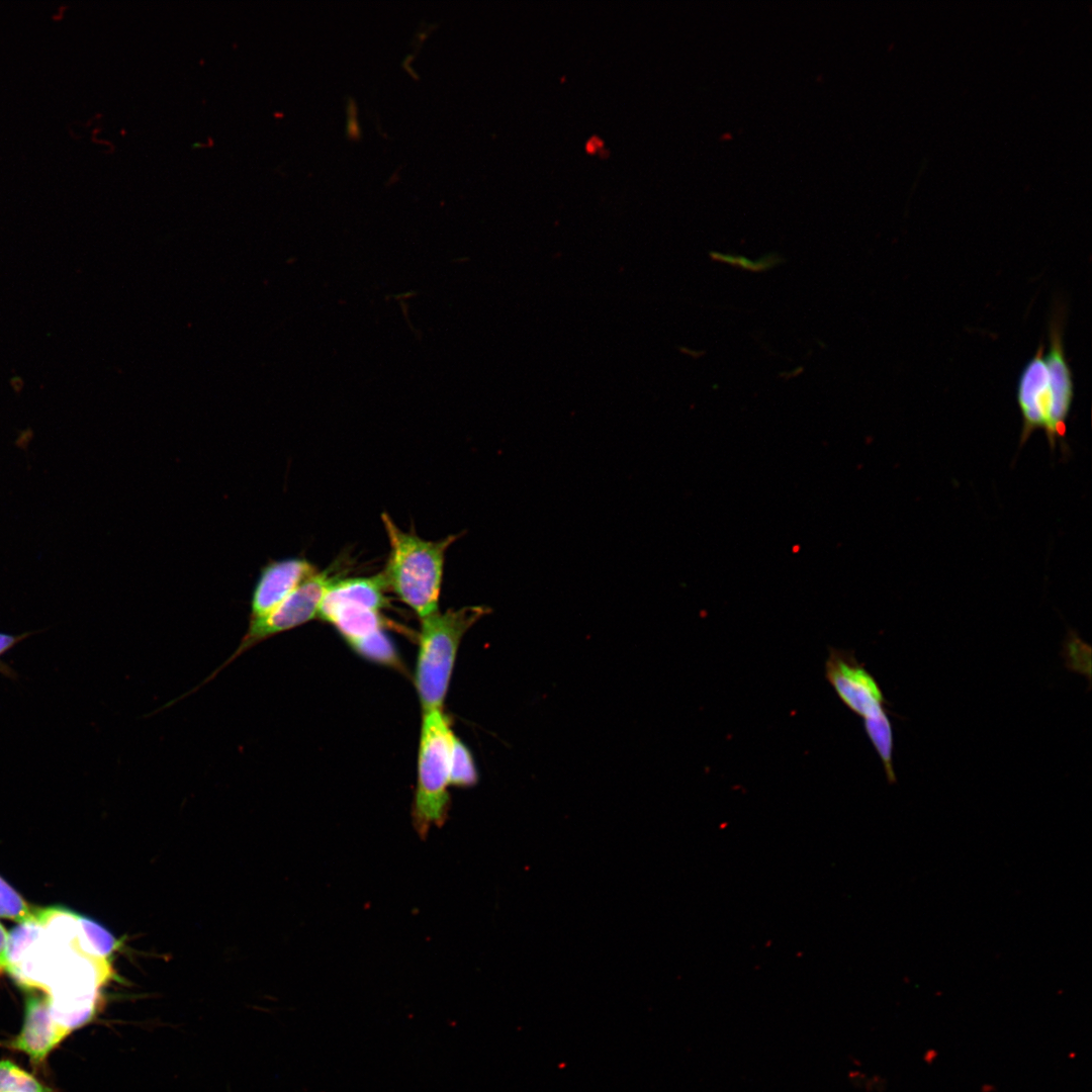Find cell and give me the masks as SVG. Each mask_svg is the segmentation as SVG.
<instances>
[{"mask_svg":"<svg viewBox=\"0 0 1092 1092\" xmlns=\"http://www.w3.org/2000/svg\"><path fill=\"white\" fill-rule=\"evenodd\" d=\"M389 554L381 572L387 589L412 608L420 618L438 611L445 554L456 535L431 541L413 531H402L387 514L381 515Z\"/></svg>","mask_w":1092,"mask_h":1092,"instance_id":"1","label":"cell"},{"mask_svg":"<svg viewBox=\"0 0 1092 1092\" xmlns=\"http://www.w3.org/2000/svg\"><path fill=\"white\" fill-rule=\"evenodd\" d=\"M486 611L464 607L421 618L415 682L424 712L442 710L461 639Z\"/></svg>","mask_w":1092,"mask_h":1092,"instance_id":"2","label":"cell"},{"mask_svg":"<svg viewBox=\"0 0 1092 1092\" xmlns=\"http://www.w3.org/2000/svg\"><path fill=\"white\" fill-rule=\"evenodd\" d=\"M825 677L841 702L863 719L866 733L880 756L889 783L896 781L894 738L887 702L875 677L850 650L829 647Z\"/></svg>","mask_w":1092,"mask_h":1092,"instance_id":"3","label":"cell"},{"mask_svg":"<svg viewBox=\"0 0 1092 1092\" xmlns=\"http://www.w3.org/2000/svg\"><path fill=\"white\" fill-rule=\"evenodd\" d=\"M453 736L442 710L424 712L413 807V825L422 838L433 826H442L448 816Z\"/></svg>","mask_w":1092,"mask_h":1092,"instance_id":"4","label":"cell"},{"mask_svg":"<svg viewBox=\"0 0 1092 1092\" xmlns=\"http://www.w3.org/2000/svg\"><path fill=\"white\" fill-rule=\"evenodd\" d=\"M1017 402L1022 416L1020 447L1039 429L1044 431L1051 450L1057 445L1066 446V421L1071 407L1058 398L1052 387L1042 345L1020 374Z\"/></svg>","mask_w":1092,"mask_h":1092,"instance_id":"5","label":"cell"},{"mask_svg":"<svg viewBox=\"0 0 1092 1092\" xmlns=\"http://www.w3.org/2000/svg\"><path fill=\"white\" fill-rule=\"evenodd\" d=\"M338 573L334 567L316 571L301 582L288 597L266 615L252 619L246 634L236 651L210 676L243 654L246 650L274 635L298 627L317 616L323 597L336 580Z\"/></svg>","mask_w":1092,"mask_h":1092,"instance_id":"6","label":"cell"},{"mask_svg":"<svg viewBox=\"0 0 1092 1092\" xmlns=\"http://www.w3.org/2000/svg\"><path fill=\"white\" fill-rule=\"evenodd\" d=\"M316 571V567L302 557L269 561L261 568L252 594L250 620L272 611Z\"/></svg>","mask_w":1092,"mask_h":1092,"instance_id":"7","label":"cell"},{"mask_svg":"<svg viewBox=\"0 0 1092 1092\" xmlns=\"http://www.w3.org/2000/svg\"><path fill=\"white\" fill-rule=\"evenodd\" d=\"M69 1034L70 1032L54 1019L47 995H30L25 1001L21 1031L2 1045L25 1053L31 1063L39 1065Z\"/></svg>","mask_w":1092,"mask_h":1092,"instance_id":"8","label":"cell"},{"mask_svg":"<svg viewBox=\"0 0 1092 1092\" xmlns=\"http://www.w3.org/2000/svg\"><path fill=\"white\" fill-rule=\"evenodd\" d=\"M350 645L357 653L372 661L395 667L400 664L396 650L383 630L369 634Z\"/></svg>","mask_w":1092,"mask_h":1092,"instance_id":"9","label":"cell"},{"mask_svg":"<svg viewBox=\"0 0 1092 1092\" xmlns=\"http://www.w3.org/2000/svg\"><path fill=\"white\" fill-rule=\"evenodd\" d=\"M478 774L469 749L455 735L450 754V785L471 787L477 783Z\"/></svg>","mask_w":1092,"mask_h":1092,"instance_id":"10","label":"cell"},{"mask_svg":"<svg viewBox=\"0 0 1092 1092\" xmlns=\"http://www.w3.org/2000/svg\"><path fill=\"white\" fill-rule=\"evenodd\" d=\"M0 1092H50L34 1076L9 1060H0Z\"/></svg>","mask_w":1092,"mask_h":1092,"instance_id":"11","label":"cell"},{"mask_svg":"<svg viewBox=\"0 0 1092 1092\" xmlns=\"http://www.w3.org/2000/svg\"><path fill=\"white\" fill-rule=\"evenodd\" d=\"M35 911L0 878V917L21 923L33 919Z\"/></svg>","mask_w":1092,"mask_h":1092,"instance_id":"12","label":"cell"},{"mask_svg":"<svg viewBox=\"0 0 1092 1092\" xmlns=\"http://www.w3.org/2000/svg\"><path fill=\"white\" fill-rule=\"evenodd\" d=\"M347 135L350 140H359L361 129L357 119V106L352 98H349V103H347Z\"/></svg>","mask_w":1092,"mask_h":1092,"instance_id":"13","label":"cell"},{"mask_svg":"<svg viewBox=\"0 0 1092 1092\" xmlns=\"http://www.w3.org/2000/svg\"><path fill=\"white\" fill-rule=\"evenodd\" d=\"M29 633L21 635H11L0 632V656L11 649L16 643L25 638Z\"/></svg>","mask_w":1092,"mask_h":1092,"instance_id":"14","label":"cell"},{"mask_svg":"<svg viewBox=\"0 0 1092 1092\" xmlns=\"http://www.w3.org/2000/svg\"><path fill=\"white\" fill-rule=\"evenodd\" d=\"M9 934L0 923V974L7 969V948Z\"/></svg>","mask_w":1092,"mask_h":1092,"instance_id":"15","label":"cell"},{"mask_svg":"<svg viewBox=\"0 0 1092 1092\" xmlns=\"http://www.w3.org/2000/svg\"><path fill=\"white\" fill-rule=\"evenodd\" d=\"M937 1057L938 1052L935 1049H928L924 1052L922 1059L926 1065L931 1066L936 1061Z\"/></svg>","mask_w":1092,"mask_h":1092,"instance_id":"16","label":"cell"},{"mask_svg":"<svg viewBox=\"0 0 1092 1092\" xmlns=\"http://www.w3.org/2000/svg\"><path fill=\"white\" fill-rule=\"evenodd\" d=\"M996 1090V1086L991 1083H984L980 1088V1092H995Z\"/></svg>","mask_w":1092,"mask_h":1092,"instance_id":"17","label":"cell"}]
</instances>
